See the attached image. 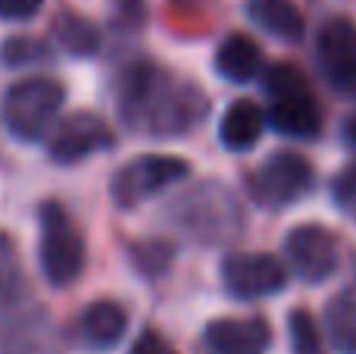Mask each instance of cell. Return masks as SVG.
<instances>
[{"mask_svg": "<svg viewBox=\"0 0 356 354\" xmlns=\"http://www.w3.org/2000/svg\"><path fill=\"white\" fill-rule=\"evenodd\" d=\"M316 185V169L300 151H275L269 154L259 169L253 173V198L269 210H284V207L303 201Z\"/></svg>", "mask_w": 356, "mask_h": 354, "instance_id": "8992f818", "label": "cell"}, {"mask_svg": "<svg viewBox=\"0 0 356 354\" xmlns=\"http://www.w3.org/2000/svg\"><path fill=\"white\" fill-rule=\"evenodd\" d=\"M147 22V0H113V25L122 31H138Z\"/></svg>", "mask_w": 356, "mask_h": 354, "instance_id": "cb8c5ba5", "label": "cell"}, {"mask_svg": "<svg viewBox=\"0 0 356 354\" xmlns=\"http://www.w3.org/2000/svg\"><path fill=\"white\" fill-rule=\"evenodd\" d=\"M66 100V88L50 75H29L10 85L3 98V123L19 141H38L50 132Z\"/></svg>", "mask_w": 356, "mask_h": 354, "instance_id": "3957f363", "label": "cell"}, {"mask_svg": "<svg viewBox=\"0 0 356 354\" xmlns=\"http://www.w3.org/2000/svg\"><path fill=\"white\" fill-rule=\"evenodd\" d=\"M269 123L278 135L297 138V141H309V138H319V132H322V107L316 104L313 91L272 100Z\"/></svg>", "mask_w": 356, "mask_h": 354, "instance_id": "7c38bea8", "label": "cell"}, {"mask_svg": "<svg viewBox=\"0 0 356 354\" xmlns=\"http://www.w3.org/2000/svg\"><path fill=\"white\" fill-rule=\"evenodd\" d=\"M129 254H131V263H135L138 273H144L147 279H154V276H163L169 270L175 251H172V245L160 242V238H150V242L131 245Z\"/></svg>", "mask_w": 356, "mask_h": 354, "instance_id": "ffe728a7", "label": "cell"}, {"mask_svg": "<svg viewBox=\"0 0 356 354\" xmlns=\"http://www.w3.org/2000/svg\"><path fill=\"white\" fill-rule=\"evenodd\" d=\"M332 201L350 223H356V167H347L334 176L332 182Z\"/></svg>", "mask_w": 356, "mask_h": 354, "instance_id": "603a6c76", "label": "cell"}, {"mask_svg": "<svg viewBox=\"0 0 356 354\" xmlns=\"http://www.w3.org/2000/svg\"><path fill=\"white\" fill-rule=\"evenodd\" d=\"M44 0H0V19L6 22H25V19L38 16Z\"/></svg>", "mask_w": 356, "mask_h": 354, "instance_id": "d4e9b609", "label": "cell"}, {"mask_svg": "<svg viewBox=\"0 0 356 354\" xmlns=\"http://www.w3.org/2000/svg\"><path fill=\"white\" fill-rule=\"evenodd\" d=\"M222 286L234 301H259L288 286V270L272 254L234 251L222 261Z\"/></svg>", "mask_w": 356, "mask_h": 354, "instance_id": "ba28073f", "label": "cell"}, {"mask_svg": "<svg viewBox=\"0 0 356 354\" xmlns=\"http://www.w3.org/2000/svg\"><path fill=\"white\" fill-rule=\"evenodd\" d=\"M113 144H116V135H113V129L106 125V119L97 116V113L79 110L54 125L47 151H50V160L54 163L69 167V163H81L94 154H104Z\"/></svg>", "mask_w": 356, "mask_h": 354, "instance_id": "9c48e42d", "label": "cell"}, {"mask_svg": "<svg viewBox=\"0 0 356 354\" xmlns=\"http://www.w3.org/2000/svg\"><path fill=\"white\" fill-rule=\"evenodd\" d=\"M288 336L294 354H322V336L316 320L307 311H291L288 317Z\"/></svg>", "mask_w": 356, "mask_h": 354, "instance_id": "7402d4cb", "label": "cell"}, {"mask_svg": "<svg viewBox=\"0 0 356 354\" xmlns=\"http://www.w3.org/2000/svg\"><path fill=\"white\" fill-rule=\"evenodd\" d=\"M284 257L297 279L319 286V282L332 279L338 270V238L319 223H300L284 236Z\"/></svg>", "mask_w": 356, "mask_h": 354, "instance_id": "52a82bcc", "label": "cell"}, {"mask_svg": "<svg viewBox=\"0 0 356 354\" xmlns=\"http://www.w3.org/2000/svg\"><path fill=\"white\" fill-rule=\"evenodd\" d=\"M191 176V163L169 154H144L116 169L110 182V198L119 210H135L154 194L172 188Z\"/></svg>", "mask_w": 356, "mask_h": 354, "instance_id": "5b68a950", "label": "cell"}, {"mask_svg": "<svg viewBox=\"0 0 356 354\" xmlns=\"http://www.w3.org/2000/svg\"><path fill=\"white\" fill-rule=\"evenodd\" d=\"M263 85H266V94H269L272 100L294 98V94L309 91L307 75H303L297 66H291V63H275V66H269V72H266Z\"/></svg>", "mask_w": 356, "mask_h": 354, "instance_id": "44dd1931", "label": "cell"}, {"mask_svg": "<svg viewBox=\"0 0 356 354\" xmlns=\"http://www.w3.org/2000/svg\"><path fill=\"white\" fill-rule=\"evenodd\" d=\"M38 223H41L38 261H41L44 279L56 288L72 286L81 276V270H85V238L75 229L72 217L56 201L41 204Z\"/></svg>", "mask_w": 356, "mask_h": 354, "instance_id": "277c9868", "label": "cell"}, {"mask_svg": "<svg viewBox=\"0 0 356 354\" xmlns=\"http://www.w3.org/2000/svg\"><path fill=\"white\" fill-rule=\"evenodd\" d=\"M353 276H356V263H353Z\"/></svg>", "mask_w": 356, "mask_h": 354, "instance_id": "83f0119b", "label": "cell"}, {"mask_svg": "<svg viewBox=\"0 0 356 354\" xmlns=\"http://www.w3.org/2000/svg\"><path fill=\"white\" fill-rule=\"evenodd\" d=\"M172 223L197 245H225L244 232V207L225 182L207 179L175 198Z\"/></svg>", "mask_w": 356, "mask_h": 354, "instance_id": "7a4b0ae2", "label": "cell"}, {"mask_svg": "<svg viewBox=\"0 0 356 354\" xmlns=\"http://www.w3.org/2000/svg\"><path fill=\"white\" fill-rule=\"evenodd\" d=\"M316 60L334 91L356 98V25L350 19H328L316 35Z\"/></svg>", "mask_w": 356, "mask_h": 354, "instance_id": "30bf717a", "label": "cell"}, {"mask_svg": "<svg viewBox=\"0 0 356 354\" xmlns=\"http://www.w3.org/2000/svg\"><path fill=\"white\" fill-rule=\"evenodd\" d=\"M54 38L69 56H94L100 50V31L91 19L79 16V13H63L54 22Z\"/></svg>", "mask_w": 356, "mask_h": 354, "instance_id": "ac0fdd59", "label": "cell"}, {"mask_svg": "<svg viewBox=\"0 0 356 354\" xmlns=\"http://www.w3.org/2000/svg\"><path fill=\"white\" fill-rule=\"evenodd\" d=\"M344 144L350 151H356V113L344 123Z\"/></svg>", "mask_w": 356, "mask_h": 354, "instance_id": "4316f807", "label": "cell"}, {"mask_svg": "<svg viewBox=\"0 0 356 354\" xmlns=\"http://www.w3.org/2000/svg\"><path fill=\"white\" fill-rule=\"evenodd\" d=\"M129 354H178V351L163 336H156V332L147 330V332H141V336L135 339V345H131Z\"/></svg>", "mask_w": 356, "mask_h": 354, "instance_id": "484cf974", "label": "cell"}, {"mask_svg": "<svg viewBox=\"0 0 356 354\" xmlns=\"http://www.w3.org/2000/svg\"><path fill=\"white\" fill-rule=\"evenodd\" d=\"M125 330H129V314L119 301L100 298L81 311L79 317V336L85 345H91L94 351H106L113 345L122 342Z\"/></svg>", "mask_w": 356, "mask_h": 354, "instance_id": "4fadbf2b", "label": "cell"}, {"mask_svg": "<svg viewBox=\"0 0 356 354\" xmlns=\"http://www.w3.org/2000/svg\"><path fill=\"white\" fill-rule=\"evenodd\" d=\"M50 47L38 38L29 35H13L0 44V63L10 69H25V66H38V63H50Z\"/></svg>", "mask_w": 356, "mask_h": 354, "instance_id": "d6986e66", "label": "cell"}, {"mask_svg": "<svg viewBox=\"0 0 356 354\" xmlns=\"http://www.w3.org/2000/svg\"><path fill=\"white\" fill-rule=\"evenodd\" d=\"M266 129V116L253 100L241 98L222 113V123H219V141L225 144L228 151L234 154H244V151L257 148V141L263 138Z\"/></svg>", "mask_w": 356, "mask_h": 354, "instance_id": "9a60e30c", "label": "cell"}, {"mask_svg": "<svg viewBox=\"0 0 356 354\" xmlns=\"http://www.w3.org/2000/svg\"><path fill=\"white\" fill-rule=\"evenodd\" d=\"M213 69L232 85H244L253 82L263 69V54H259V44L250 35H228L225 41L216 47L213 56Z\"/></svg>", "mask_w": 356, "mask_h": 354, "instance_id": "5bb4252c", "label": "cell"}, {"mask_svg": "<svg viewBox=\"0 0 356 354\" xmlns=\"http://www.w3.org/2000/svg\"><path fill=\"white\" fill-rule=\"evenodd\" d=\"M209 354H266L272 348V326L263 317H219L203 330Z\"/></svg>", "mask_w": 356, "mask_h": 354, "instance_id": "8fae6325", "label": "cell"}, {"mask_svg": "<svg viewBox=\"0 0 356 354\" xmlns=\"http://www.w3.org/2000/svg\"><path fill=\"white\" fill-rule=\"evenodd\" d=\"M247 16H250L253 25H259L266 35L278 38V41H284V44H297L307 35L303 13L297 10L291 0H250V3H247Z\"/></svg>", "mask_w": 356, "mask_h": 354, "instance_id": "2e32d148", "label": "cell"}, {"mask_svg": "<svg viewBox=\"0 0 356 354\" xmlns=\"http://www.w3.org/2000/svg\"><path fill=\"white\" fill-rule=\"evenodd\" d=\"M325 336L338 354H356V292H341L325 305Z\"/></svg>", "mask_w": 356, "mask_h": 354, "instance_id": "e0dca14e", "label": "cell"}, {"mask_svg": "<svg viewBox=\"0 0 356 354\" xmlns=\"http://www.w3.org/2000/svg\"><path fill=\"white\" fill-rule=\"evenodd\" d=\"M119 116L150 138H181L197 132L209 113V98L197 82L175 79L154 60H138L116 82Z\"/></svg>", "mask_w": 356, "mask_h": 354, "instance_id": "6da1fadb", "label": "cell"}]
</instances>
